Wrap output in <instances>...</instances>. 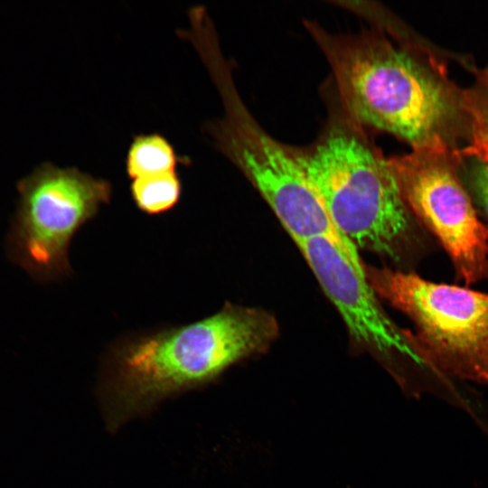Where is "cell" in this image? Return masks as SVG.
<instances>
[{
	"label": "cell",
	"instance_id": "277c9868",
	"mask_svg": "<svg viewBox=\"0 0 488 488\" xmlns=\"http://www.w3.org/2000/svg\"><path fill=\"white\" fill-rule=\"evenodd\" d=\"M200 57L224 107V117L208 128L218 149L259 192L296 244L313 238H329L365 276L358 249L333 225L298 150L273 138L255 120L237 91L220 46H207Z\"/></svg>",
	"mask_w": 488,
	"mask_h": 488
},
{
	"label": "cell",
	"instance_id": "5b68a950",
	"mask_svg": "<svg viewBox=\"0 0 488 488\" xmlns=\"http://www.w3.org/2000/svg\"><path fill=\"white\" fill-rule=\"evenodd\" d=\"M365 275L376 295L413 322L422 362L446 376L488 382V293L388 267L365 266Z\"/></svg>",
	"mask_w": 488,
	"mask_h": 488
},
{
	"label": "cell",
	"instance_id": "7a4b0ae2",
	"mask_svg": "<svg viewBox=\"0 0 488 488\" xmlns=\"http://www.w3.org/2000/svg\"><path fill=\"white\" fill-rule=\"evenodd\" d=\"M277 335L270 313L227 303L202 320L129 339L114 354L117 412L127 415L212 380L241 359L265 351Z\"/></svg>",
	"mask_w": 488,
	"mask_h": 488
},
{
	"label": "cell",
	"instance_id": "30bf717a",
	"mask_svg": "<svg viewBox=\"0 0 488 488\" xmlns=\"http://www.w3.org/2000/svg\"><path fill=\"white\" fill-rule=\"evenodd\" d=\"M179 156L163 136L153 133L133 138L127 150L126 170L133 179L175 171L179 164L188 162Z\"/></svg>",
	"mask_w": 488,
	"mask_h": 488
},
{
	"label": "cell",
	"instance_id": "8992f818",
	"mask_svg": "<svg viewBox=\"0 0 488 488\" xmlns=\"http://www.w3.org/2000/svg\"><path fill=\"white\" fill-rule=\"evenodd\" d=\"M16 188L19 201L6 239L11 260L40 282L68 276L70 241L109 202L111 183L46 162L20 179Z\"/></svg>",
	"mask_w": 488,
	"mask_h": 488
},
{
	"label": "cell",
	"instance_id": "ba28073f",
	"mask_svg": "<svg viewBox=\"0 0 488 488\" xmlns=\"http://www.w3.org/2000/svg\"><path fill=\"white\" fill-rule=\"evenodd\" d=\"M296 245L357 343L380 352H397L420 361L413 334L389 319L366 277L335 241L319 237Z\"/></svg>",
	"mask_w": 488,
	"mask_h": 488
},
{
	"label": "cell",
	"instance_id": "52a82bcc",
	"mask_svg": "<svg viewBox=\"0 0 488 488\" xmlns=\"http://www.w3.org/2000/svg\"><path fill=\"white\" fill-rule=\"evenodd\" d=\"M458 149L416 148L388 158L412 215L440 242L467 285L488 278V227L459 170Z\"/></svg>",
	"mask_w": 488,
	"mask_h": 488
},
{
	"label": "cell",
	"instance_id": "9c48e42d",
	"mask_svg": "<svg viewBox=\"0 0 488 488\" xmlns=\"http://www.w3.org/2000/svg\"><path fill=\"white\" fill-rule=\"evenodd\" d=\"M473 84L463 89V108L468 122V145L459 148L488 166V66L474 69Z\"/></svg>",
	"mask_w": 488,
	"mask_h": 488
},
{
	"label": "cell",
	"instance_id": "7c38bea8",
	"mask_svg": "<svg viewBox=\"0 0 488 488\" xmlns=\"http://www.w3.org/2000/svg\"><path fill=\"white\" fill-rule=\"evenodd\" d=\"M458 154L462 180L488 220V166L475 156L460 154L459 149Z\"/></svg>",
	"mask_w": 488,
	"mask_h": 488
},
{
	"label": "cell",
	"instance_id": "8fae6325",
	"mask_svg": "<svg viewBox=\"0 0 488 488\" xmlns=\"http://www.w3.org/2000/svg\"><path fill=\"white\" fill-rule=\"evenodd\" d=\"M130 192L137 208L150 215L174 208L182 193V183L176 171L133 179Z\"/></svg>",
	"mask_w": 488,
	"mask_h": 488
},
{
	"label": "cell",
	"instance_id": "3957f363",
	"mask_svg": "<svg viewBox=\"0 0 488 488\" xmlns=\"http://www.w3.org/2000/svg\"><path fill=\"white\" fill-rule=\"evenodd\" d=\"M298 154L333 225L357 249L399 259L411 249L414 216L388 158L339 101L321 136Z\"/></svg>",
	"mask_w": 488,
	"mask_h": 488
},
{
	"label": "cell",
	"instance_id": "6da1fadb",
	"mask_svg": "<svg viewBox=\"0 0 488 488\" xmlns=\"http://www.w3.org/2000/svg\"><path fill=\"white\" fill-rule=\"evenodd\" d=\"M305 27L327 59L345 114L363 128L389 132L416 148H458L468 137L463 89L429 47L389 26L355 34Z\"/></svg>",
	"mask_w": 488,
	"mask_h": 488
}]
</instances>
